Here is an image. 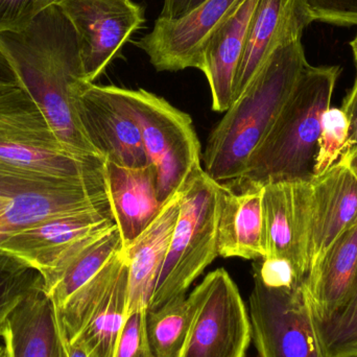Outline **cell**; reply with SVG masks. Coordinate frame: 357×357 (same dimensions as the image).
Here are the masks:
<instances>
[{
	"mask_svg": "<svg viewBox=\"0 0 357 357\" xmlns=\"http://www.w3.org/2000/svg\"><path fill=\"white\" fill-rule=\"evenodd\" d=\"M0 50L63 148L77 156L100 157L75 109L77 93L88 82L77 33L61 6L46 8L24 29L0 33Z\"/></svg>",
	"mask_w": 357,
	"mask_h": 357,
	"instance_id": "6da1fadb",
	"label": "cell"
},
{
	"mask_svg": "<svg viewBox=\"0 0 357 357\" xmlns=\"http://www.w3.org/2000/svg\"><path fill=\"white\" fill-rule=\"evenodd\" d=\"M308 64L301 39L277 48L208 137L204 171L222 185L243 176Z\"/></svg>",
	"mask_w": 357,
	"mask_h": 357,
	"instance_id": "7a4b0ae2",
	"label": "cell"
},
{
	"mask_svg": "<svg viewBox=\"0 0 357 357\" xmlns=\"http://www.w3.org/2000/svg\"><path fill=\"white\" fill-rule=\"evenodd\" d=\"M340 66L306 65L273 127L248 161L233 190L314 178L322 116L331 108Z\"/></svg>",
	"mask_w": 357,
	"mask_h": 357,
	"instance_id": "3957f363",
	"label": "cell"
},
{
	"mask_svg": "<svg viewBox=\"0 0 357 357\" xmlns=\"http://www.w3.org/2000/svg\"><path fill=\"white\" fill-rule=\"evenodd\" d=\"M180 211L167 257L148 310L185 297L190 285L218 257V225L222 185L195 169L180 190Z\"/></svg>",
	"mask_w": 357,
	"mask_h": 357,
	"instance_id": "277c9868",
	"label": "cell"
},
{
	"mask_svg": "<svg viewBox=\"0 0 357 357\" xmlns=\"http://www.w3.org/2000/svg\"><path fill=\"white\" fill-rule=\"evenodd\" d=\"M116 91L139 127L149 161L156 171L157 195L165 204L202 167L192 119L146 90L116 87Z\"/></svg>",
	"mask_w": 357,
	"mask_h": 357,
	"instance_id": "5b68a950",
	"label": "cell"
},
{
	"mask_svg": "<svg viewBox=\"0 0 357 357\" xmlns=\"http://www.w3.org/2000/svg\"><path fill=\"white\" fill-rule=\"evenodd\" d=\"M253 278L248 312L257 357H326L303 282L271 287Z\"/></svg>",
	"mask_w": 357,
	"mask_h": 357,
	"instance_id": "8992f818",
	"label": "cell"
},
{
	"mask_svg": "<svg viewBox=\"0 0 357 357\" xmlns=\"http://www.w3.org/2000/svg\"><path fill=\"white\" fill-rule=\"evenodd\" d=\"M111 208L106 183H75L0 167V243L58 214Z\"/></svg>",
	"mask_w": 357,
	"mask_h": 357,
	"instance_id": "52a82bcc",
	"label": "cell"
},
{
	"mask_svg": "<svg viewBox=\"0 0 357 357\" xmlns=\"http://www.w3.org/2000/svg\"><path fill=\"white\" fill-rule=\"evenodd\" d=\"M197 310L178 357H245L252 342L249 312L225 268L193 289Z\"/></svg>",
	"mask_w": 357,
	"mask_h": 357,
	"instance_id": "ba28073f",
	"label": "cell"
},
{
	"mask_svg": "<svg viewBox=\"0 0 357 357\" xmlns=\"http://www.w3.org/2000/svg\"><path fill=\"white\" fill-rule=\"evenodd\" d=\"M356 225L357 148L347 146L333 167L308 182L305 237L308 274L331 245Z\"/></svg>",
	"mask_w": 357,
	"mask_h": 357,
	"instance_id": "9c48e42d",
	"label": "cell"
},
{
	"mask_svg": "<svg viewBox=\"0 0 357 357\" xmlns=\"http://www.w3.org/2000/svg\"><path fill=\"white\" fill-rule=\"evenodd\" d=\"M59 6L77 33L88 83H94L144 25V10L132 0H61Z\"/></svg>",
	"mask_w": 357,
	"mask_h": 357,
	"instance_id": "30bf717a",
	"label": "cell"
},
{
	"mask_svg": "<svg viewBox=\"0 0 357 357\" xmlns=\"http://www.w3.org/2000/svg\"><path fill=\"white\" fill-rule=\"evenodd\" d=\"M84 133L100 157L119 167L150 165L139 127L116 91V86L85 83L75 100Z\"/></svg>",
	"mask_w": 357,
	"mask_h": 357,
	"instance_id": "8fae6325",
	"label": "cell"
},
{
	"mask_svg": "<svg viewBox=\"0 0 357 357\" xmlns=\"http://www.w3.org/2000/svg\"><path fill=\"white\" fill-rule=\"evenodd\" d=\"M241 1L207 0L180 18L158 17L152 31L135 45L148 54L156 70H199L208 40Z\"/></svg>",
	"mask_w": 357,
	"mask_h": 357,
	"instance_id": "7c38bea8",
	"label": "cell"
},
{
	"mask_svg": "<svg viewBox=\"0 0 357 357\" xmlns=\"http://www.w3.org/2000/svg\"><path fill=\"white\" fill-rule=\"evenodd\" d=\"M115 225L111 208L58 214L10 235L0 250L37 268L44 278L86 238Z\"/></svg>",
	"mask_w": 357,
	"mask_h": 357,
	"instance_id": "4fadbf2b",
	"label": "cell"
},
{
	"mask_svg": "<svg viewBox=\"0 0 357 357\" xmlns=\"http://www.w3.org/2000/svg\"><path fill=\"white\" fill-rule=\"evenodd\" d=\"M310 181H283L264 186V259L287 260L300 283L308 274L306 203Z\"/></svg>",
	"mask_w": 357,
	"mask_h": 357,
	"instance_id": "5bb4252c",
	"label": "cell"
},
{
	"mask_svg": "<svg viewBox=\"0 0 357 357\" xmlns=\"http://www.w3.org/2000/svg\"><path fill=\"white\" fill-rule=\"evenodd\" d=\"M312 22L314 19L305 0H258L235 75L233 102L271 54L281 45L301 39L304 29Z\"/></svg>",
	"mask_w": 357,
	"mask_h": 357,
	"instance_id": "9a60e30c",
	"label": "cell"
},
{
	"mask_svg": "<svg viewBox=\"0 0 357 357\" xmlns=\"http://www.w3.org/2000/svg\"><path fill=\"white\" fill-rule=\"evenodd\" d=\"M1 339L6 357H69L60 316L44 287L13 310Z\"/></svg>",
	"mask_w": 357,
	"mask_h": 357,
	"instance_id": "2e32d148",
	"label": "cell"
},
{
	"mask_svg": "<svg viewBox=\"0 0 357 357\" xmlns=\"http://www.w3.org/2000/svg\"><path fill=\"white\" fill-rule=\"evenodd\" d=\"M180 211V192L162 206L154 222L123 248L128 261V314L148 310L169 251Z\"/></svg>",
	"mask_w": 357,
	"mask_h": 357,
	"instance_id": "e0dca14e",
	"label": "cell"
},
{
	"mask_svg": "<svg viewBox=\"0 0 357 357\" xmlns=\"http://www.w3.org/2000/svg\"><path fill=\"white\" fill-rule=\"evenodd\" d=\"M257 2L243 0L218 25L204 48L199 70L207 77L214 112H226L232 105L235 75Z\"/></svg>",
	"mask_w": 357,
	"mask_h": 357,
	"instance_id": "ac0fdd59",
	"label": "cell"
},
{
	"mask_svg": "<svg viewBox=\"0 0 357 357\" xmlns=\"http://www.w3.org/2000/svg\"><path fill=\"white\" fill-rule=\"evenodd\" d=\"M106 160L77 156L62 146L0 135V167L75 183H106Z\"/></svg>",
	"mask_w": 357,
	"mask_h": 357,
	"instance_id": "d6986e66",
	"label": "cell"
},
{
	"mask_svg": "<svg viewBox=\"0 0 357 357\" xmlns=\"http://www.w3.org/2000/svg\"><path fill=\"white\" fill-rule=\"evenodd\" d=\"M105 167L111 210L125 248L154 222L165 204L157 195V174L152 165L130 169L106 161Z\"/></svg>",
	"mask_w": 357,
	"mask_h": 357,
	"instance_id": "ffe728a7",
	"label": "cell"
},
{
	"mask_svg": "<svg viewBox=\"0 0 357 357\" xmlns=\"http://www.w3.org/2000/svg\"><path fill=\"white\" fill-rule=\"evenodd\" d=\"M318 325L333 318L357 289V225L337 239L303 281Z\"/></svg>",
	"mask_w": 357,
	"mask_h": 357,
	"instance_id": "44dd1931",
	"label": "cell"
},
{
	"mask_svg": "<svg viewBox=\"0 0 357 357\" xmlns=\"http://www.w3.org/2000/svg\"><path fill=\"white\" fill-rule=\"evenodd\" d=\"M262 195L264 187L233 190L222 185L218 225V256L264 259L266 252Z\"/></svg>",
	"mask_w": 357,
	"mask_h": 357,
	"instance_id": "7402d4cb",
	"label": "cell"
},
{
	"mask_svg": "<svg viewBox=\"0 0 357 357\" xmlns=\"http://www.w3.org/2000/svg\"><path fill=\"white\" fill-rule=\"evenodd\" d=\"M123 250L116 225L86 238L52 273L44 277V291L56 310L91 280L115 255Z\"/></svg>",
	"mask_w": 357,
	"mask_h": 357,
	"instance_id": "603a6c76",
	"label": "cell"
},
{
	"mask_svg": "<svg viewBox=\"0 0 357 357\" xmlns=\"http://www.w3.org/2000/svg\"><path fill=\"white\" fill-rule=\"evenodd\" d=\"M127 317L128 261L126 260L108 293L81 333L70 343L79 344L90 357H113Z\"/></svg>",
	"mask_w": 357,
	"mask_h": 357,
	"instance_id": "cb8c5ba5",
	"label": "cell"
},
{
	"mask_svg": "<svg viewBox=\"0 0 357 357\" xmlns=\"http://www.w3.org/2000/svg\"><path fill=\"white\" fill-rule=\"evenodd\" d=\"M197 310L191 291L156 310H146V333L154 357H178Z\"/></svg>",
	"mask_w": 357,
	"mask_h": 357,
	"instance_id": "d4e9b609",
	"label": "cell"
},
{
	"mask_svg": "<svg viewBox=\"0 0 357 357\" xmlns=\"http://www.w3.org/2000/svg\"><path fill=\"white\" fill-rule=\"evenodd\" d=\"M0 135L62 146L24 88L0 94Z\"/></svg>",
	"mask_w": 357,
	"mask_h": 357,
	"instance_id": "484cf974",
	"label": "cell"
},
{
	"mask_svg": "<svg viewBox=\"0 0 357 357\" xmlns=\"http://www.w3.org/2000/svg\"><path fill=\"white\" fill-rule=\"evenodd\" d=\"M127 257L125 251L115 255L91 280L79 289L64 306L58 310L65 335L69 342L77 337L94 310L114 282Z\"/></svg>",
	"mask_w": 357,
	"mask_h": 357,
	"instance_id": "4316f807",
	"label": "cell"
},
{
	"mask_svg": "<svg viewBox=\"0 0 357 357\" xmlns=\"http://www.w3.org/2000/svg\"><path fill=\"white\" fill-rule=\"evenodd\" d=\"M41 287L44 278L37 268L0 250V337L13 310Z\"/></svg>",
	"mask_w": 357,
	"mask_h": 357,
	"instance_id": "83f0119b",
	"label": "cell"
},
{
	"mask_svg": "<svg viewBox=\"0 0 357 357\" xmlns=\"http://www.w3.org/2000/svg\"><path fill=\"white\" fill-rule=\"evenodd\" d=\"M326 357L357 356V289L331 320L319 325Z\"/></svg>",
	"mask_w": 357,
	"mask_h": 357,
	"instance_id": "f1b7e54d",
	"label": "cell"
},
{
	"mask_svg": "<svg viewBox=\"0 0 357 357\" xmlns=\"http://www.w3.org/2000/svg\"><path fill=\"white\" fill-rule=\"evenodd\" d=\"M349 121L339 108H329L323 114L318 153L314 160V177L333 167L347 148Z\"/></svg>",
	"mask_w": 357,
	"mask_h": 357,
	"instance_id": "f546056e",
	"label": "cell"
},
{
	"mask_svg": "<svg viewBox=\"0 0 357 357\" xmlns=\"http://www.w3.org/2000/svg\"><path fill=\"white\" fill-rule=\"evenodd\" d=\"M146 310L128 314L113 357H154L146 333Z\"/></svg>",
	"mask_w": 357,
	"mask_h": 357,
	"instance_id": "4dcf8cb0",
	"label": "cell"
},
{
	"mask_svg": "<svg viewBox=\"0 0 357 357\" xmlns=\"http://www.w3.org/2000/svg\"><path fill=\"white\" fill-rule=\"evenodd\" d=\"M61 0H0V33L19 31Z\"/></svg>",
	"mask_w": 357,
	"mask_h": 357,
	"instance_id": "1f68e13d",
	"label": "cell"
},
{
	"mask_svg": "<svg viewBox=\"0 0 357 357\" xmlns=\"http://www.w3.org/2000/svg\"><path fill=\"white\" fill-rule=\"evenodd\" d=\"M314 21L357 26V0H305Z\"/></svg>",
	"mask_w": 357,
	"mask_h": 357,
	"instance_id": "d6a6232c",
	"label": "cell"
},
{
	"mask_svg": "<svg viewBox=\"0 0 357 357\" xmlns=\"http://www.w3.org/2000/svg\"><path fill=\"white\" fill-rule=\"evenodd\" d=\"M254 274L271 287H293L300 284L293 266L284 259H262V262L254 264Z\"/></svg>",
	"mask_w": 357,
	"mask_h": 357,
	"instance_id": "836d02e7",
	"label": "cell"
},
{
	"mask_svg": "<svg viewBox=\"0 0 357 357\" xmlns=\"http://www.w3.org/2000/svg\"><path fill=\"white\" fill-rule=\"evenodd\" d=\"M342 110L347 115L349 121V138L347 146L357 148V75L354 87L344 100Z\"/></svg>",
	"mask_w": 357,
	"mask_h": 357,
	"instance_id": "e575fe53",
	"label": "cell"
},
{
	"mask_svg": "<svg viewBox=\"0 0 357 357\" xmlns=\"http://www.w3.org/2000/svg\"><path fill=\"white\" fill-rule=\"evenodd\" d=\"M22 84L8 56L0 50V94L21 89Z\"/></svg>",
	"mask_w": 357,
	"mask_h": 357,
	"instance_id": "d590c367",
	"label": "cell"
},
{
	"mask_svg": "<svg viewBox=\"0 0 357 357\" xmlns=\"http://www.w3.org/2000/svg\"><path fill=\"white\" fill-rule=\"evenodd\" d=\"M207 0H165L160 16L162 18L176 19L199 8Z\"/></svg>",
	"mask_w": 357,
	"mask_h": 357,
	"instance_id": "8d00e7d4",
	"label": "cell"
},
{
	"mask_svg": "<svg viewBox=\"0 0 357 357\" xmlns=\"http://www.w3.org/2000/svg\"><path fill=\"white\" fill-rule=\"evenodd\" d=\"M67 351L69 357H90L77 343H70L67 339Z\"/></svg>",
	"mask_w": 357,
	"mask_h": 357,
	"instance_id": "74e56055",
	"label": "cell"
},
{
	"mask_svg": "<svg viewBox=\"0 0 357 357\" xmlns=\"http://www.w3.org/2000/svg\"><path fill=\"white\" fill-rule=\"evenodd\" d=\"M350 46H351L352 52H354V61H356L357 68V33L356 37L354 38V40L350 42Z\"/></svg>",
	"mask_w": 357,
	"mask_h": 357,
	"instance_id": "f35d334b",
	"label": "cell"
},
{
	"mask_svg": "<svg viewBox=\"0 0 357 357\" xmlns=\"http://www.w3.org/2000/svg\"><path fill=\"white\" fill-rule=\"evenodd\" d=\"M0 357H6V352H4L3 347H0Z\"/></svg>",
	"mask_w": 357,
	"mask_h": 357,
	"instance_id": "ab89813d",
	"label": "cell"
},
{
	"mask_svg": "<svg viewBox=\"0 0 357 357\" xmlns=\"http://www.w3.org/2000/svg\"><path fill=\"white\" fill-rule=\"evenodd\" d=\"M350 357H357V356H350Z\"/></svg>",
	"mask_w": 357,
	"mask_h": 357,
	"instance_id": "60d3db41",
	"label": "cell"
}]
</instances>
